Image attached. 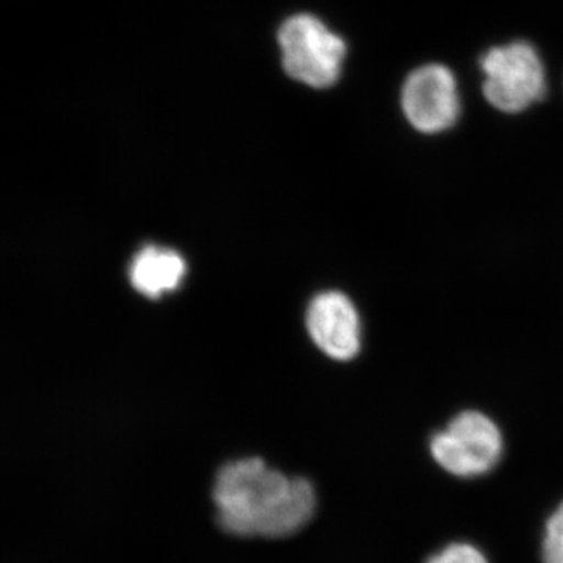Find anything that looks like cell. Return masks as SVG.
<instances>
[{"instance_id": "1", "label": "cell", "mask_w": 563, "mask_h": 563, "mask_svg": "<svg viewBox=\"0 0 563 563\" xmlns=\"http://www.w3.org/2000/svg\"><path fill=\"white\" fill-rule=\"evenodd\" d=\"M218 523L240 537L284 539L301 531L317 509L310 481L288 477L262 459L225 463L213 487Z\"/></svg>"}, {"instance_id": "2", "label": "cell", "mask_w": 563, "mask_h": 563, "mask_svg": "<svg viewBox=\"0 0 563 563\" xmlns=\"http://www.w3.org/2000/svg\"><path fill=\"white\" fill-rule=\"evenodd\" d=\"M282 65L307 87L331 88L342 76L346 43L313 14H295L279 29Z\"/></svg>"}, {"instance_id": "3", "label": "cell", "mask_w": 563, "mask_h": 563, "mask_svg": "<svg viewBox=\"0 0 563 563\" xmlns=\"http://www.w3.org/2000/svg\"><path fill=\"white\" fill-rule=\"evenodd\" d=\"M433 462L462 479L485 476L501 462L504 437L488 415L465 410L432 437Z\"/></svg>"}, {"instance_id": "4", "label": "cell", "mask_w": 563, "mask_h": 563, "mask_svg": "<svg viewBox=\"0 0 563 563\" xmlns=\"http://www.w3.org/2000/svg\"><path fill=\"white\" fill-rule=\"evenodd\" d=\"M485 99L504 113H520L547 95L539 52L526 41L493 47L481 60Z\"/></svg>"}, {"instance_id": "5", "label": "cell", "mask_w": 563, "mask_h": 563, "mask_svg": "<svg viewBox=\"0 0 563 563\" xmlns=\"http://www.w3.org/2000/svg\"><path fill=\"white\" fill-rule=\"evenodd\" d=\"M401 106L415 131L426 135L450 131L461 117L454 74L439 63L415 69L404 81Z\"/></svg>"}, {"instance_id": "6", "label": "cell", "mask_w": 563, "mask_h": 563, "mask_svg": "<svg viewBox=\"0 0 563 563\" xmlns=\"http://www.w3.org/2000/svg\"><path fill=\"white\" fill-rule=\"evenodd\" d=\"M307 329L325 355L350 362L362 350V320L357 307L340 291L314 296L307 309Z\"/></svg>"}, {"instance_id": "7", "label": "cell", "mask_w": 563, "mask_h": 563, "mask_svg": "<svg viewBox=\"0 0 563 563\" xmlns=\"http://www.w3.org/2000/svg\"><path fill=\"white\" fill-rule=\"evenodd\" d=\"M185 272L187 266L176 251L146 246L133 258L131 282L141 295L158 298L163 292L176 290Z\"/></svg>"}, {"instance_id": "8", "label": "cell", "mask_w": 563, "mask_h": 563, "mask_svg": "<svg viewBox=\"0 0 563 563\" xmlns=\"http://www.w3.org/2000/svg\"><path fill=\"white\" fill-rule=\"evenodd\" d=\"M542 559L543 563H563V501L544 525Z\"/></svg>"}, {"instance_id": "9", "label": "cell", "mask_w": 563, "mask_h": 563, "mask_svg": "<svg viewBox=\"0 0 563 563\" xmlns=\"http://www.w3.org/2000/svg\"><path fill=\"white\" fill-rule=\"evenodd\" d=\"M426 563H488V559L474 544L455 542L432 554Z\"/></svg>"}]
</instances>
